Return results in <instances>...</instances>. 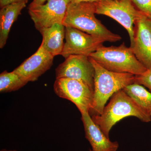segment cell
I'll return each instance as SVG.
<instances>
[{"mask_svg":"<svg viewBox=\"0 0 151 151\" xmlns=\"http://www.w3.org/2000/svg\"><path fill=\"white\" fill-rule=\"evenodd\" d=\"M135 83L147 87L151 91V69H147L140 75L135 76Z\"/></svg>","mask_w":151,"mask_h":151,"instance_id":"obj_18","label":"cell"},{"mask_svg":"<svg viewBox=\"0 0 151 151\" xmlns=\"http://www.w3.org/2000/svg\"><path fill=\"white\" fill-rule=\"evenodd\" d=\"M95 70L89 57L70 55L55 69L56 79L68 78L85 82L94 89Z\"/></svg>","mask_w":151,"mask_h":151,"instance_id":"obj_8","label":"cell"},{"mask_svg":"<svg viewBox=\"0 0 151 151\" xmlns=\"http://www.w3.org/2000/svg\"><path fill=\"white\" fill-rule=\"evenodd\" d=\"M123 90L142 110L151 116V92L136 83L128 85Z\"/></svg>","mask_w":151,"mask_h":151,"instance_id":"obj_15","label":"cell"},{"mask_svg":"<svg viewBox=\"0 0 151 151\" xmlns=\"http://www.w3.org/2000/svg\"><path fill=\"white\" fill-rule=\"evenodd\" d=\"M28 0H21L1 8L0 10V48L5 45L10 30Z\"/></svg>","mask_w":151,"mask_h":151,"instance_id":"obj_13","label":"cell"},{"mask_svg":"<svg viewBox=\"0 0 151 151\" xmlns=\"http://www.w3.org/2000/svg\"><path fill=\"white\" fill-rule=\"evenodd\" d=\"M0 151H17L16 150H8L6 149H3Z\"/></svg>","mask_w":151,"mask_h":151,"instance_id":"obj_22","label":"cell"},{"mask_svg":"<svg viewBox=\"0 0 151 151\" xmlns=\"http://www.w3.org/2000/svg\"><path fill=\"white\" fill-rule=\"evenodd\" d=\"M47 0H33L31 3L30 4L29 6H35L42 5L44 4L45 2Z\"/></svg>","mask_w":151,"mask_h":151,"instance_id":"obj_20","label":"cell"},{"mask_svg":"<svg viewBox=\"0 0 151 151\" xmlns=\"http://www.w3.org/2000/svg\"><path fill=\"white\" fill-rule=\"evenodd\" d=\"M131 47L139 61L151 69V19L145 16L135 23L134 42Z\"/></svg>","mask_w":151,"mask_h":151,"instance_id":"obj_11","label":"cell"},{"mask_svg":"<svg viewBox=\"0 0 151 151\" xmlns=\"http://www.w3.org/2000/svg\"><path fill=\"white\" fill-rule=\"evenodd\" d=\"M105 69L121 73L140 75L147 70L137 59L132 49L124 42L119 46H103L89 55Z\"/></svg>","mask_w":151,"mask_h":151,"instance_id":"obj_4","label":"cell"},{"mask_svg":"<svg viewBox=\"0 0 151 151\" xmlns=\"http://www.w3.org/2000/svg\"><path fill=\"white\" fill-rule=\"evenodd\" d=\"M20 1L21 0H0V6L1 8L3 7L12 3L17 2Z\"/></svg>","mask_w":151,"mask_h":151,"instance_id":"obj_19","label":"cell"},{"mask_svg":"<svg viewBox=\"0 0 151 151\" xmlns=\"http://www.w3.org/2000/svg\"><path fill=\"white\" fill-rule=\"evenodd\" d=\"M129 116L137 117L141 121L149 122L151 116L147 114L123 89L115 93L100 115L91 116L102 132L108 137L112 127L119 121Z\"/></svg>","mask_w":151,"mask_h":151,"instance_id":"obj_3","label":"cell"},{"mask_svg":"<svg viewBox=\"0 0 151 151\" xmlns=\"http://www.w3.org/2000/svg\"><path fill=\"white\" fill-rule=\"evenodd\" d=\"M28 82L14 71L4 70L0 74V92L6 93L17 91Z\"/></svg>","mask_w":151,"mask_h":151,"instance_id":"obj_16","label":"cell"},{"mask_svg":"<svg viewBox=\"0 0 151 151\" xmlns=\"http://www.w3.org/2000/svg\"><path fill=\"white\" fill-rule=\"evenodd\" d=\"M104 1V0H72L71 2L75 3L80 2H91L94 3L96 2L100 1Z\"/></svg>","mask_w":151,"mask_h":151,"instance_id":"obj_21","label":"cell"},{"mask_svg":"<svg viewBox=\"0 0 151 151\" xmlns=\"http://www.w3.org/2000/svg\"><path fill=\"white\" fill-rule=\"evenodd\" d=\"M72 0H47L45 4L29 6L28 13L39 31L56 24H63Z\"/></svg>","mask_w":151,"mask_h":151,"instance_id":"obj_7","label":"cell"},{"mask_svg":"<svg viewBox=\"0 0 151 151\" xmlns=\"http://www.w3.org/2000/svg\"><path fill=\"white\" fill-rule=\"evenodd\" d=\"M58 97L75 104L80 113L88 112L92 107L94 89L83 81L68 78L56 79L53 86Z\"/></svg>","mask_w":151,"mask_h":151,"instance_id":"obj_6","label":"cell"},{"mask_svg":"<svg viewBox=\"0 0 151 151\" xmlns=\"http://www.w3.org/2000/svg\"><path fill=\"white\" fill-rule=\"evenodd\" d=\"M94 3L71 2L68 7L63 24L80 30L104 42H116L121 36L111 32L95 16Z\"/></svg>","mask_w":151,"mask_h":151,"instance_id":"obj_2","label":"cell"},{"mask_svg":"<svg viewBox=\"0 0 151 151\" xmlns=\"http://www.w3.org/2000/svg\"><path fill=\"white\" fill-rule=\"evenodd\" d=\"M54 57L41 44L35 53L13 71L28 82L37 81L41 76L50 69Z\"/></svg>","mask_w":151,"mask_h":151,"instance_id":"obj_10","label":"cell"},{"mask_svg":"<svg viewBox=\"0 0 151 151\" xmlns=\"http://www.w3.org/2000/svg\"><path fill=\"white\" fill-rule=\"evenodd\" d=\"M39 32L42 37L41 44L47 51L54 57L61 55L64 47L65 27L56 24Z\"/></svg>","mask_w":151,"mask_h":151,"instance_id":"obj_14","label":"cell"},{"mask_svg":"<svg viewBox=\"0 0 151 151\" xmlns=\"http://www.w3.org/2000/svg\"><path fill=\"white\" fill-rule=\"evenodd\" d=\"M85 138L89 141L92 150L90 151H117V142H112L92 120L89 112L81 113Z\"/></svg>","mask_w":151,"mask_h":151,"instance_id":"obj_12","label":"cell"},{"mask_svg":"<svg viewBox=\"0 0 151 151\" xmlns=\"http://www.w3.org/2000/svg\"><path fill=\"white\" fill-rule=\"evenodd\" d=\"M94 3L96 14L110 17L126 29L129 36L130 47L133 46L135 23L145 15L138 10L132 0H104Z\"/></svg>","mask_w":151,"mask_h":151,"instance_id":"obj_5","label":"cell"},{"mask_svg":"<svg viewBox=\"0 0 151 151\" xmlns=\"http://www.w3.org/2000/svg\"><path fill=\"white\" fill-rule=\"evenodd\" d=\"M89 58L95 70L93 101L89 113L92 114V116L100 115L107 101L113 94L135 83V75L110 71L90 57Z\"/></svg>","mask_w":151,"mask_h":151,"instance_id":"obj_1","label":"cell"},{"mask_svg":"<svg viewBox=\"0 0 151 151\" xmlns=\"http://www.w3.org/2000/svg\"><path fill=\"white\" fill-rule=\"evenodd\" d=\"M138 10L151 19V0H132Z\"/></svg>","mask_w":151,"mask_h":151,"instance_id":"obj_17","label":"cell"},{"mask_svg":"<svg viewBox=\"0 0 151 151\" xmlns=\"http://www.w3.org/2000/svg\"><path fill=\"white\" fill-rule=\"evenodd\" d=\"M65 42L60 55L66 58L70 55L89 56L103 46L105 42L80 30L65 27Z\"/></svg>","mask_w":151,"mask_h":151,"instance_id":"obj_9","label":"cell"}]
</instances>
